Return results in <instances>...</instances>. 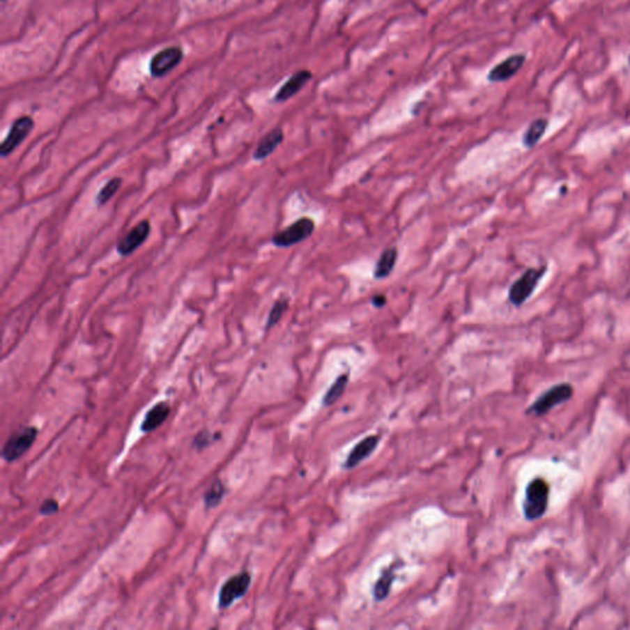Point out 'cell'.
I'll return each mask as SVG.
<instances>
[{
    "label": "cell",
    "mask_w": 630,
    "mask_h": 630,
    "mask_svg": "<svg viewBox=\"0 0 630 630\" xmlns=\"http://www.w3.org/2000/svg\"><path fill=\"white\" fill-rule=\"evenodd\" d=\"M312 79V73L309 70H300L294 73L291 78L284 83L281 89L275 95L276 102H284L298 94L300 90L305 88V85Z\"/></svg>",
    "instance_id": "8fae6325"
},
{
    "label": "cell",
    "mask_w": 630,
    "mask_h": 630,
    "mask_svg": "<svg viewBox=\"0 0 630 630\" xmlns=\"http://www.w3.org/2000/svg\"><path fill=\"white\" fill-rule=\"evenodd\" d=\"M38 436V431L36 427L27 426L22 430L16 431L8 440L3 447L1 456L3 459L8 463H13L22 458L30 448L33 442L36 441Z\"/></svg>",
    "instance_id": "7a4b0ae2"
},
{
    "label": "cell",
    "mask_w": 630,
    "mask_h": 630,
    "mask_svg": "<svg viewBox=\"0 0 630 630\" xmlns=\"http://www.w3.org/2000/svg\"><path fill=\"white\" fill-rule=\"evenodd\" d=\"M549 500V485L544 479L537 478L532 480L525 489V499L523 502V512L525 518L530 521L538 520L546 514Z\"/></svg>",
    "instance_id": "6da1fadb"
},
{
    "label": "cell",
    "mask_w": 630,
    "mask_h": 630,
    "mask_svg": "<svg viewBox=\"0 0 630 630\" xmlns=\"http://www.w3.org/2000/svg\"><path fill=\"white\" fill-rule=\"evenodd\" d=\"M378 435L366 437L364 440L358 443V446L352 450L351 453L348 454V457L345 461L344 467L346 468V469L358 467L360 463L372 454V452L378 446Z\"/></svg>",
    "instance_id": "7c38bea8"
},
{
    "label": "cell",
    "mask_w": 630,
    "mask_h": 630,
    "mask_svg": "<svg viewBox=\"0 0 630 630\" xmlns=\"http://www.w3.org/2000/svg\"><path fill=\"white\" fill-rule=\"evenodd\" d=\"M122 179L121 178H114L109 180L102 189L99 191V194L95 197V202L98 206H104L117 194V191L121 189Z\"/></svg>",
    "instance_id": "ac0fdd59"
},
{
    "label": "cell",
    "mask_w": 630,
    "mask_h": 630,
    "mask_svg": "<svg viewBox=\"0 0 630 630\" xmlns=\"http://www.w3.org/2000/svg\"><path fill=\"white\" fill-rule=\"evenodd\" d=\"M212 435H210V432H202V433H199L197 436L194 437V446L199 447V448H202V447H206L208 443L213 441L215 438H210Z\"/></svg>",
    "instance_id": "603a6c76"
},
{
    "label": "cell",
    "mask_w": 630,
    "mask_h": 630,
    "mask_svg": "<svg viewBox=\"0 0 630 630\" xmlns=\"http://www.w3.org/2000/svg\"><path fill=\"white\" fill-rule=\"evenodd\" d=\"M59 509V505L54 499H47L43 501V504L40 507V514L43 516L53 515L57 512Z\"/></svg>",
    "instance_id": "7402d4cb"
},
{
    "label": "cell",
    "mask_w": 630,
    "mask_h": 630,
    "mask_svg": "<svg viewBox=\"0 0 630 630\" xmlns=\"http://www.w3.org/2000/svg\"><path fill=\"white\" fill-rule=\"evenodd\" d=\"M347 382H348V374H342L339 378L331 385L330 389L326 392L325 397L323 399V404L325 406H330L334 404L340 397H341L344 390L346 388Z\"/></svg>",
    "instance_id": "d6986e66"
},
{
    "label": "cell",
    "mask_w": 630,
    "mask_h": 630,
    "mask_svg": "<svg viewBox=\"0 0 630 630\" xmlns=\"http://www.w3.org/2000/svg\"><path fill=\"white\" fill-rule=\"evenodd\" d=\"M149 234H151V223H149V221L139 222L120 240L118 245H117V252L122 256L131 255V254L136 252L138 247H142L143 244L147 240Z\"/></svg>",
    "instance_id": "9c48e42d"
},
{
    "label": "cell",
    "mask_w": 630,
    "mask_h": 630,
    "mask_svg": "<svg viewBox=\"0 0 630 630\" xmlns=\"http://www.w3.org/2000/svg\"><path fill=\"white\" fill-rule=\"evenodd\" d=\"M250 585H252V576L247 571L228 578L226 583H223L220 594H218L220 609L228 608L236 601L244 597L250 587Z\"/></svg>",
    "instance_id": "8992f818"
},
{
    "label": "cell",
    "mask_w": 630,
    "mask_h": 630,
    "mask_svg": "<svg viewBox=\"0 0 630 630\" xmlns=\"http://www.w3.org/2000/svg\"><path fill=\"white\" fill-rule=\"evenodd\" d=\"M33 126H35V122L30 116H22L15 120L11 125L10 131L8 133L6 139L1 143V147H0L1 157L6 158L10 155L11 153L14 152L16 148L26 139L33 130Z\"/></svg>",
    "instance_id": "52a82bcc"
},
{
    "label": "cell",
    "mask_w": 630,
    "mask_h": 630,
    "mask_svg": "<svg viewBox=\"0 0 630 630\" xmlns=\"http://www.w3.org/2000/svg\"><path fill=\"white\" fill-rule=\"evenodd\" d=\"M573 397V387L570 384L562 383L554 385L541 395L528 409V414L541 416L548 414L558 405L565 403Z\"/></svg>",
    "instance_id": "5b68a950"
},
{
    "label": "cell",
    "mask_w": 630,
    "mask_h": 630,
    "mask_svg": "<svg viewBox=\"0 0 630 630\" xmlns=\"http://www.w3.org/2000/svg\"><path fill=\"white\" fill-rule=\"evenodd\" d=\"M394 574L393 571H385L383 575L379 578L378 581L374 586L373 590V596L376 601H383L389 594L392 583H393Z\"/></svg>",
    "instance_id": "44dd1931"
},
{
    "label": "cell",
    "mask_w": 630,
    "mask_h": 630,
    "mask_svg": "<svg viewBox=\"0 0 630 630\" xmlns=\"http://www.w3.org/2000/svg\"><path fill=\"white\" fill-rule=\"evenodd\" d=\"M629 63H630V57H629Z\"/></svg>",
    "instance_id": "d4e9b609"
},
{
    "label": "cell",
    "mask_w": 630,
    "mask_h": 630,
    "mask_svg": "<svg viewBox=\"0 0 630 630\" xmlns=\"http://www.w3.org/2000/svg\"><path fill=\"white\" fill-rule=\"evenodd\" d=\"M284 133L282 128H273L268 132L266 136L259 142L258 147L254 152V159L258 162H263L266 158L270 157L277 148L284 142Z\"/></svg>",
    "instance_id": "4fadbf2b"
},
{
    "label": "cell",
    "mask_w": 630,
    "mask_h": 630,
    "mask_svg": "<svg viewBox=\"0 0 630 630\" xmlns=\"http://www.w3.org/2000/svg\"><path fill=\"white\" fill-rule=\"evenodd\" d=\"M226 495V486L222 483L221 480H215L210 488L207 489V491L203 496V502L207 509H215L218 505L221 504L222 499Z\"/></svg>",
    "instance_id": "e0dca14e"
},
{
    "label": "cell",
    "mask_w": 630,
    "mask_h": 630,
    "mask_svg": "<svg viewBox=\"0 0 630 630\" xmlns=\"http://www.w3.org/2000/svg\"><path fill=\"white\" fill-rule=\"evenodd\" d=\"M398 249L395 247H387L379 256L378 261L376 263L373 276L376 279H384L389 277L393 272L394 268L398 260Z\"/></svg>",
    "instance_id": "9a60e30c"
},
{
    "label": "cell",
    "mask_w": 630,
    "mask_h": 630,
    "mask_svg": "<svg viewBox=\"0 0 630 630\" xmlns=\"http://www.w3.org/2000/svg\"><path fill=\"white\" fill-rule=\"evenodd\" d=\"M170 405L168 403H159L154 405L152 409L147 413L146 417L143 419L141 430L144 433H149L152 431L157 430L159 426L164 424V421L168 419L170 415Z\"/></svg>",
    "instance_id": "5bb4252c"
},
{
    "label": "cell",
    "mask_w": 630,
    "mask_h": 630,
    "mask_svg": "<svg viewBox=\"0 0 630 630\" xmlns=\"http://www.w3.org/2000/svg\"><path fill=\"white\" fill-rule=\"evenodd\" d=\"M525 61V57L523 54H514L511 57L506 58L504 62L495 66L494 68L490 70L488 75L489 82L499 83V82L509 80L522 68Z\"/></svg>",
    "instance_id": "30bf717a"
},
{
    "label": "cell",
    "mask_w": 630,
    "mask_h": 630,
    "mask_svg": "<svg viewBox=\"0 0 630 630\" xmlns=\"http://www.w3.org/2000/svg\"><path fill=\"white\" fill-rule=\"evenodd\" d=\"M315 229V223L312 218L303 217L293 224L287 226L284 231H279L272 236L273 245L279 247H289L298 243L305 242Z\"/></svg>",
    "instance_id": "277c9868"
},
{
    "label": "cell",
    "mask_w": 630,
    "mask_h": 630,
    "mask_svg": "<svg viewBox=\"0 0 630 630\" xmlns=\"http://www.w3.org/2000/svg\"><path fill=\"white\" fill-rule=\"evenodd\" d=\"M546 272L544 268H528L520 279L515 281L509 291V300L514 305H522L535 292L539 279Z\"/></svg>",
    "instance_id": "3957f363"
},
{
    "label": "cell",
    "mask_w": 630,
    "mask_h": 630,
    "mask_svg": "<svg viewBox=\"0 0 630 630\" xmlns=\"http://www.w3.org/2000/svg\"><path fill=\"white\" fill-rule=\"evenodd\" d=\"M546 127H548V121L544 118H538L536 121L532 122L523 136V144L525 147H535L537 143L541 141V137L544 136Z\"/></svg>",
    "instance_id": "2e32d148"
},
{
    "label": "cell",
    "mask_w": 630,
    "mask_h": 630,
    "mask_svg": "<svg viewBox=\"0 0 630 630\" xmlns=\"http://www.w3.org/2000/svg\"><path fill=\"white\" fill-rule=\"evenodd\" d=\"M372 305H374L376 308H382V307L387 305V297H385L384 294H377V295H374L372 298Z\"/></svg>",
    "instance_id": "cb8c5ba5"
},
{
    "label": "cell",
    "mask_w": 630,
    "mask_h": 630,
    "mask_svg": "<svg viewBox=\"0 0 630 630\" xmlns=\"http://www.w3.org/2000/svg\"><path fill=\"white\" fill-rule=\"evenodd\" d=\"M184 58V52L180 47L171 46L164 48L160 52L155 53L151 61V74L154 78H163L170 73L175 67H178Z\"/></svg>",
    "instance_id": "ba28073f"
},
{
    "label": "cell",
    "mask_w": 630,
    "mask_h": 630,
    "mask_svg": "<svg viewBox=\"0 0 630 630\" xmlns=\"http://www.w3.org/2000/svg\"><path fill=\"white\" fill-rule=\"evenodd\" d=\"M289 300H279L275 302V305H272V308L268 313V321L265 326L266 330H270L271 328L279 324V321L282 319V316L286 313V310L289 309Z\"/></svg>",
    "instance_id": "ffe728a7"
}]
</instances>
